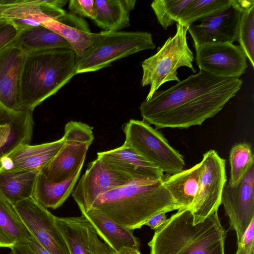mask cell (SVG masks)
<instances>
[{"instance_id": "cell-1", "label": "cell", "mask_w": 254, "mask_h": 254, "mask_svg": "<svg viewBox=\"0 0 254 254\" xmlns=\"http://www.w3.org/2000/svg\"><path fill=\"white\" fill-rule=\"evenodd\" d=\"M239 78L199 71L168 89L157 91L139 109L143 121L158 128H188L215 116L240 90Z\"/></svg>"}, {"instance_id": "cell-2", "label": "cell", "mask_w": 254, "mask_h": 254, "mask_svg": "<svg viewBox=\"0 0 254 254\" xmlns=\"http://www.w3.org/2000/svg\"><path fill=\"white\" fill-rule=\"evenodd\" d=\"M90 208L123 227L140 229L151 216L181 206L164 186L163 180H134L100 195Z\"/></svg>"}, {"instance_id": "cell-3", "label": "cell", "mask_w": 254, "mask_h": 254, "mask_svg": "<svg viewBox=\"0 0 254 254\" xmlns=\"http://www.w3.org/2000/svg\"><path fill=\"white\" fill-rule=\"evenodd\" d=\"M226 234L218 211L193 223L188 208H181L156 230L148 243L151 254H225Z\"/></svg>"}, {"instance_id": "cell-4", "label": "cell", "mask_w": 254, "mask_h": 254, "mask_svg": "<svg viewBox=\"0 0 254 254\" xmlns=\"http://www.w3.org/2000/svg\"><path fill=\"white\" fill-rule=\"evenodd\" d=\"M78 56L72 49L60 48L27 54L21 73L19 111L33 112L76 74Z\"/></svg>"}, {"instance_id": "cell-5", "label": "cell", "mask_w": 254, "mask_h": 254, "mask_svg": "<svg viewBox=\"0 0 254 254\" xmlns=\"http://www.w3.org/2000/svg\"><path fill=\"white\" fill-rule=\"evenodd\" d=\"M155 47L148 32L102 30L97 33L92 45L78 58L76 74L99 70L118 60Z\"/></svg>"}, {"instance_id": "cell-6", "label": "cell", "mask_w": 254, "mask_h": 254, "mask_svg": "<svg viewBox=\"0 0 254 254\" xmlns=\"http://www.w3.org/2000/svg\"><path fill=\"white\" fill-rule=\"evenodd\" d=\"M176 32L169 37L157 52L141 63L142 87L149 85L150 89L145 100L150 99L164 83L171 81H180L177 69L183 66L196 70L192 65L193 53L189 47L187 33L188 27L177 23Z\"/></svg>"}, {"instance_id": "cell-7", "label": "cell", "mask_w": 254, "mask_h": 254, "mask_svg": "<svg viewBox=\"0 0 254 254\" xmlns=\"http://www.w3.org/2000/svg\"><path fill=\"white\" fill-rule=\"evenodd\" d=\"M124 145L154 164L167 175L177 173L185 165L183 156L163 135L143 121L131 119L123 127Z\"/></svg>"}, {"instance_id": "cell-8", "label": "cell", "mask_w": 254, "mask_h": 254, "mask_svg": "<svg viewBox=\"0 0 254 254\" xmlns=\"http://www.w3.org/2000/svg\"><path fill=\"white\" fill-rule=\"evenodd\" d=\"M197 191L190 210L193 223L203 221L221 204L222 192L227 179L226 161L214 150L203 155Z\"/></svg>"}, {"instance_id": "cell-9", "label": "cell", "mask_w": 254, "mask_h": 254, "mask_svg": "<svg viewBox=\"0 0 254 254\" xmlns=\"http://www.w3.org/2000/svg\"><path fill=\"white\" fill-rule=\"evenodd\" d=\"M254 5V0H233L229 7L218 11L192 24L188 28L195 49L213 42L237 41L239 25L242 12Z\"/></svg>"}, {"instance_id": "cell-10", "label": "cell", "mask_w": 254, "mask_h": 254, "mask_svg": "<svg viewBox=\"0 0 254 254\" xmlns=\"http://www.w3.org/2000/svg\"><path fill=\"white\" fill-rule=\"evenodd\" d=\"M31 234L51 254H70L67 244L58 230L55 216L33 198L14 205Z\"/></svg>"}, {"instance_id": "cell-11", "label": "cell", "mask_w": 254, "mask_h": 254, "mask_svg": "<svg viewBox=\"0 0 254 254\" xmlns=\"http://www.w3.org/2000/svg\"><path fill=\"white\" fill-rule=\"evenodd\" d=\"M221 204L229 217L230 228L236 233L238 243L254 219V164L236 186L226 183Z\"/></svg>"}, {"instance_id": "cell-12", "label": "cell", "mask_w": 254, "mask_h": 254, "mask_svg": "<svg viewBox=\"0 0 254 254\" xmlns=\"http://www.w3.org/2000/svg\"><path fill=\"white\" fill-rule=\"evenodd\" d=\"M195 51V60L199 69L215 76L239 78L248 67L244 51L233 43H207Z\"/></svg>"}, {"instance_id": "cell-13", "label": "cell", "mask_w": 254, "mask_h": 254, "mask_svg": "<svg viewBox=\"0 0 254 254\" xmlns=\"http://www.w3.org/2000/svg\"><path fill=\"white\" fill-rule=\"evenodd\" d=\"M132 180L127 175L111 169L97 158L88 164L72 195L80 211L86 212L100 195Z\"/></svg>"}, {"instance_id": "cell-14", "label": "cell", "mask_w": 254, "mask_h": 254, "mask_svg": "<svg viewBox=\"0 0 254 254\" xmlns=\"http://www.w3.org/2000/svg\"><path fill=\"white\" fill-rule=\"evenodd\" d=\"M67 2L66 0H1L0 18L12 20L20 31L64 14L66 11L63 7Z\"/></svg>"}, {"instance_id": "cell-15", "label": "cell", "mask_w": 254, "mask_h": 254, "mask_svg": "<svg viewBox=\"0 0 254 254\" xmlns=\"http://www.w3.org/2000/svg\"><path fill=\"white\" fill-rule=\"evenodd\" d=\"M55 221L70 254H113L114 253L111 247L100 239L94 228L83 215L55 216Z\"/></svg>"}, {"instance_id": "cell-16", "label": "cell", "mask_w": 254, "mask_h": 254, "mask_svg": "<svg viewBox=\"0 0 254 254\" xmlns=\"http://www.w3.org/2000/svg\"><path fill=\"white\" fill-rule=\"evenodd\" d=\"M33 127L32 112L12 110L0 102V167L6 156L30 144Z\"/></svg>"}, {"instance_id": "cell-17", "label": "cell", "mask_w": 254, "mask_h": 254, "mask_svg": "<svg viewBox=\"0 0 254 254\" xmlns=\"http://www.w3.org/2000/svg\"><path fill=\"white\" fill-rule=\"evenodd\" d=\"M26 55L15 40L0 50V102L14 110H19V83Z\"/></svg>"}, {"instance_id": "cell-18", "label": "cell", "mask_w": 254, "mask_h": 254, "mask_svg": "<svg viewBox=\"0 0 254 254\" xmlns=\"http://www.w3.org/2000/svg\"><path fill=\"white\" fill-rule=\"evenodd\" d=\"M97 155L110 168L132 180H163L165 176L160 169L124 144Z\"/></svg>"}, {"instance_id": "cell-19", "label": "cell", "mask_w": 254, "mask_h": 254, "mask_svg": "<svg viewBox=\"0 0 254 254\" xmlns=\"http://www.w3.org/2000/svg\"><path fill=\"white\" fill-rule=\"evenodd\" d=\"M64 141L63 137L51 142L20 146L2 160L0 171L40 173L57 154Z\"/></svg>"}, {"instance_id": "cell-20", "label": "cell", "mask_w": 254, "mask_h": 254, "mask_svg": "<svg viewBox=\"0 0 254 254\" xmlns=\"http://www.w3.org/2000/svg\"><path fill=\"white\" fill-rule=\"evenodd\" d=\"M89 146L85 143L64 141L57 154L40 173L52 183L67 180L82 168Z\"/></svg>"}, {"instance_id": "cell-21", "label": "cell", "mask_w": 254, "mask_h": 254, "mask_svg": "<svg viewBox=\"0 0 254 254\" xmlns=\"http://www.w3.org/2000/svg\"><path fill=\"white\" fill-rule=\"evenodd\" d=\"M41 25L64 38L78 58L92 45L97 36V33L91 32L84 18L71 12H66L56 19H48Z\"/></svg>"}, {"instance_id": "cell-22", "label": "cell", "mask_w": 254, "mask_h": 254, "mask_svg": "<svg viewBox=\"0 0 254 254\" xmlns=\"http://www.w3.org/2000/svg\"><path fill=\"white\" fill-rule=\"evenodd\" d=\"M95 229L99 237L115 252L123 247L138 249L140 243L133 231L126 229L93 208L81 212Z\"/></svg>"}, {"instance_id": "cell-23", "label": "cell", "mask_w": 254, "mask_h": 254, "mask_svg": "<svg viewBox=\"0 0 254 254\" xmlns=\"http://www.w3.org/2000/svg\"><path fill=\"white\" fill-rule=\"evenodd\" d=\"M136 0H95L96 17L93 20L103 31H120L130 24V13Z\"/></svg>"}, {"instance_id": "cell-24", "label": "cell", "mask_w": 254, "mask_h": 254, "mask_svg": "<svg viewBox=\"0 0 254 254\" xmlns=\"http://www.w3.org/2000/svg\"><path fill=\"white\" fill-rule=\"evenodd\" d=\"M201 170L199 162L190 169L164 176V186L182 208L191 207L197 191Z\"/></svg>"}, {"instance_id": "cell-25", "label": "cell", "mask_w": 254, "mask_h": 254, "mask_svg": "<svg viewBox=\"0 0 254 254\" xmlns=\"http://www.w3.org/2000/svg\"><path fill=\"white\" fill-rule=\"evenodd\" d=\"M81 169L77 170L67 180L58 183L48 182L42 174L39 173L32 197L46 208L56 209L59 208L72 192Z\"/></svg>"}, {"instance_id": "cell-26", "label": "cell", "mask_w": 254, "mask_h": 254, "mask_svg": "<svg viewBox=\"0 0 254 254\" xmlns=\"http://www.w3.org/2000/svg\"><path fill=\"white\" fill-rule=\"evenodd\" d=\"M15 41L26 54L55 49H72L64 38L41 24L20 31Z\"/></svg>"}, {"instance_id": "cell-27", "label": "cell", "mask_w": 254, "mask_h": 254, "mask_svg": "<svg viewBox=\"0 0 254 254\" xmlns=\"http://www.w3.org/2000/svg\"><path fill=\"white\" fill-rule=\"evenodd\" d=\"M38 174L0 171V194L13 205L32 197Z\"/></svg>"}, {"instance_id": "cell-28", "label": "cell", "mask_w": 254, "mask_h": 254, "mask_svg": "<svg viewBox=\"0 0 254 254\" xmlns=\"http://www.w3.org/2000/svg\"><path fill=\"white\" fill-rule=\"evenodd\" d=\"M0 229L15 244L28 243L33 238L14 205L0 194Z\"/></svg>"}, {"instance_id": "cell-29", "label": "cell", "mask_w": 254, "mask_h": 254, "mask_svg": "<svg viewBox=\"0 0 254 254\" xmlns=\"http://www.w3.org/2000/svg\"><path fill=\"white\" fill-rule=\"evenodd\" d=\"M233 0H191L185 7L177 22L189 27L197 21H201L232 5Z\"/></svg>"}, {"instance_id": "cell-30", "label": "cell", "mask_w": 254, "mask_h": 254, "mask_svg": "<svg viewBox=\"0 0 254 254\" xmlns=\"http://www.w3.org/2000/svg\"><path fill=\"white\" fill-rule=\"evenodd\" d=\"M254 154L250 144L242 142L235 144L230 152L231 176L228 184L231 186H236L249 167L254 164Z\"/></svg>"}, {"instance_id": "cell-31", "label": "cell", "mask_w": 254, "mask_h": 254, "mask_svg": "<svg viewBox=\"0 0 254 254\" xmlns=\"http://www.w3.org/2000/svg\"><path fill=\"white\" fill-rule=\"evenodd\" d=\"M191 0H154L151 3L161 26L166 30L175 22H177L185 7Z\"/></svg>"}, {"instance_id": "cell-32", "label": "cell", "mask_w": 254, "mask_h": 254, "mask_svg": "<svg viewBox=\"0 0 254 254\" xmlns=\"http://www.w3.org/2000/svg\"><path fill=\"white\" fill-rule=\"evenodd\" d=\"M254 5L244 10L239 25L237 41L254 67Z\"/></svg>"}, {"instance_id": "cell-33", "label": "cell", "mask_w": 254, "mask_h": 254, "mask_svg": "<svg viewBox=\"0 0 254 254\" xmlns=\"http://www.w3.org/2000/svg\"><path fill=\"white\" fill-rule=\"evenodd\" d=\"M93 127L89 125L75 121H70L64 127L63 137L65 141L85 143L90 145L94 139Z\"/></svg>"}, {"instance_id": "cell-34", "label": "cell", "mask_w": 254, "mask_h": 254, "mask_svg": "<svg viewBox=\"0 0 254 254\" xmlns=\"http://www.w3.org/2000/svg\"><path fill=\"white\" fill-rule=\"evenodd\" d=\"M68 7L70 12L80 17L94 20L96 17L95 0H70Z\"/></svg>"}, {"instance_id": "cell-35", "label": "cell", "mask_w": 254, "mask_h": 254, "mask_svg": "<svg viewBox=\"0 0 254 254\" xmlns=\"http://www.w3.org/2000/svg\"><path fill=\"white\" fill-rule=\"evenodd\" d=\"M19 32V29L12 20L0 18V50L13 42Z\"/></svg>"}, {"instance_id": "cell-36", "label": "cell", "mask_w": 254, "mask_h": 254, "mask_svg": "<svg viewBox=\"0 0 254 254\" xmlns=\"http://www.w3.org/2000/svg\"><path fill=\"white\" fill-rule=\"evenodd\" d=\"M254 219L245 231L241 240L238 243L235 254H254Z\"/></svg>"}, {"instance_id": "cell-37", "label": "cell", "mask_w": 254, "mask_h": 254, "mask_svg": "<svg viewBox=\"0 0 254 254\" xmlns=\"http://www.w3.org/2000/svg\"><path fill=\"white\" fill-rule=\"evenodd\" d=\"M168 219L165 213H158L149 218L144 225L147 226L152 229L156 230L164 225Z\"/></svg>"}, {"instance_id": "cell-38", "label": "cell", "mask_w": 254, "mask_h": 254, "mask_svg": "<svg viewBox=\"0 0 254 254\" xmlns=\"http://www.w3.org/2000/svg\"><path fill=\"white\" fill-rule=\"evenodd\" d=\"M10 249L13 254H37L28 243H16Z\"/></svg>"}, {"instance_id": "cell-39", "label": "cell", "mask_w": 254, "mask_h": 254, "mask_svg": "<svg viewBox=\"0 0 254 254\" xmlns=\"http://www.w3.org/2000/svg\"><path fill=\"white\" fill-rule=\"evenodd\" d=\"M28 243L37 254H51L34 237Z\"/></svg>"}, {"instance_id": "cell-40", "label": "cell", "mask_w": 254, "mask_h": 254, "mask_svg": "<svg viewBox=\"0 0 254 254\" xmlns=\"http://www.w3.org/2000/svg\"><path fill=\"white\" fill-rule=\"evenodd\" d=\"M15 243L0 229V247L11 249Z\"/></svg>"}, {"instance_id": "cell-41", "label": "cell", "mask_w": 254, "mask_h": 254, "mask_svg": "<svg viewBox=\"0 0 254 254\" xmlns=\"http://www.w3.org/2000/svg\"><path fill=\"white\" fill-rule=\"evenodd\" d=\"M113 254H141L138 249L131 247H123Z\"/></svg>"}, {"instance_id": "cell-42", "label": "cell", "mask_w": 254, "mask_h": 254, "mask_svg": "<svg viewBox=\"0 0 254 254\" xmlns=\"http://www.w3.org/2000/svg\"><path fill=\"white\" fill-rule=\"evenodd\" d=\"M7 254H13L11 252H10V253H8Z\"/></svg>"}]
</instances>
